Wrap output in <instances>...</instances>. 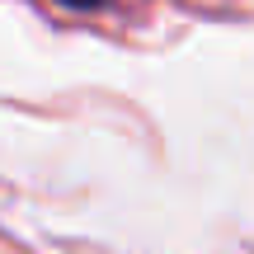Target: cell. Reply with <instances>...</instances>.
I'll return each instance as SVG.
<instances>
[{"mask_svg": "<svg viewBox=\"0 0 254 254\" xmlns=\"http://www.w3.org/2000/svg\"><path fill=\"white\" fill-rule=\"evenodd\" d=\"M57 5H66V9H99L104 0H57Z\"/></svg>", "mask_w": 254, "mask_h": 254, "instance_id": "1", "label": "cell"}]
</instances>
